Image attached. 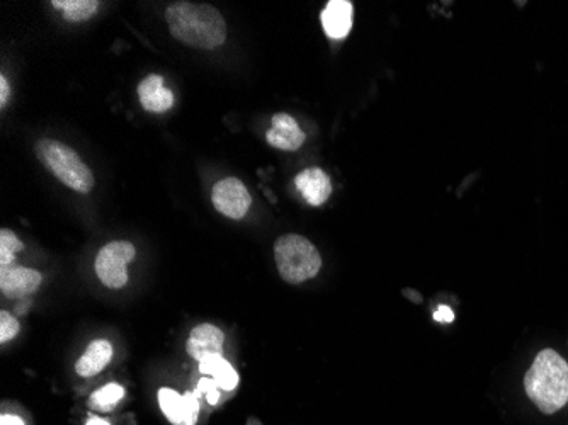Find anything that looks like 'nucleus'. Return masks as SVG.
Segmentation results:
<instances>
[{"label": "nucleus", "mask_w": 568, "mask_h": 425, "mask_svg": "<svg viewBox=\"0 0 568 425\" xmlns=\"http://www.w3.org/2000/svg\"><path fill=\"white\" fill-rule=\"evenodd\" d=\"M52 6L60 9L70 23H80L96 14L99 2L97 0H53Z\"/></svg>", "instance_id": "dca6fc26"}, {"label": "nucleus", "mask_w": 568, "mask_h": 425, "mask_svg": "<svg viewBox=\"0 0 568 425\" xmlns=\"http://www.w3.org/2000/svg\"><path fill=\"white\" fill-rule=\"evenodd\" d=\"M0 247L11 250L14 254H18V252L24 250L23 242L16 237V233L7 230V228H4V230L0 232Z\"/></svg>", "instance_id": "aec40b11"}, {"label": "nucleus", "mask_w": 568, "mask_h": 425, "mask_svg": "<svg viewBox=\"0 0 568 425\" xmlns=\"http://www.w3.org/2000/svg\"><path fill=\"white\" fill-rule=\"evenodd\" d=\"M19 322L11 313H0V344H6L19 334Z\"/></svg>", "instance_id": "a211bd4d"}, {"label": "nucleus", "mask_w": 568, "mask_h": 425, "mask_svg": "<svg viewBox=\"0 0 568 425\" xmlns=\"http://www.w3.org/2000/svg\"><path fill=\"white\" fill-rule=\"evenodd\" d=\"M529 400L546 415L562 410L568 402V364L557 351H541L524 376Z\"/></svg>", "instance_id": "f03ea898"}, {"label": "nucleus", "mask_w": 568, "mask_h": 425, "mask_svg": "<svg viewBox=\"0 0 568 425\" xmlns=\"http://www.w3.org/2000/svg\"><path fill=\"white\" fill-rule=\"evenodd\" d=\"M196 393H198L199 397L206 395V400H208L210 405H216L218 400H220V388L216 385L215 380L201 378L198 383V388H196Z\"/></svg>", "instance_id": "6ab92c4d"}, {"label": "nucleus", "mask_w": 568, "mask_h": 425, "mask_svg": "<svg viewBox=\"0 0 568 425\" xmlns=\"http://www.w3.org/2000/svg\"><path fill=\"white\" fill-rule=\"evenodd\" d=\"M434 320L441 323H451L455 320V313L449 306L441 305L438 308V312L434 313Z\"/></svg>", "instance_id": "412c9836"}, {"label": "nucleus", "mask_w": 568, "mask_h": 425, "mask_svg": "<svg viewBox=\"0 0 568 425\" xmlns=\"http://www.w3.org/2000/svg\"><path fill=\"white\" fill-rule=\"evenodd\" d=\"M159 405L167 420L174 425H196L199 417V395L196 391L177 393L172 388L159 390Z\"/></svg>", "instance_id": "0eeeda50"}, {"label": "nucleus", "mask_w": 568, "mask_h": 425, "mask_svg": "<svg viewBox=\"0 0 568 425\" xmlns=\"http://www.w3.org/2000/svg\"><path fill=\"white\" fill-rule=\"evenodd\" d=\"M35 150L41 164L45 165L58 181L77 193H91L94 176L92 170L84 164V160L80 159L79 153L74 152L65 143L48 138L36 143Z\"/></svg>", "instance_id": "20e7f679"}, {"label": "nucleus", "mask_w": 568, "mask_h": 425, "mask_svg": "<svg viewBox=\"0 0 568 425\" xmlns=\"http://www.w3.org/2000/svg\"><path fill=\"white\" fill-rule=\"evenodd\" d=\"M247 425H264V424H262L261 420L257 419V417H249V419H247Z\"/></svg>", "instance_id": "393cba45"}, {"label": "nucleus", "mask_w": 568, "mask_h": 425, "mask_svg": "<svg viewBox=\"0 0 568 425\" xmlns=\"http://www.w3.org/2000/svg\"><path fill=\"white\" fill-rule=\"evenodd\" d=\"M86 425H111V424H109L108 420L101 419V417H96V415H94V417H91V419L87 420Z\"/></svg>", "instance_id": "b1692460"}, {"label": "nucleus", "mask_w": 568, "mask_h": 425, "mask_svg": "<svg viewBox=\"0 0 568 425\" xmlns=\"http://www.w3.org/2000/svg\"><path fill=\"white\" fill-rule=\"evenodd\" d=\"M138 96L148 113H165L174 106V94L164 87L162 75H148L138 85Z\"/></svg>", "instance_id": "f8f14e48"}, {"label": "nucleus", "mask_w": 568, "mask_h": 425, "mask_svg": "<svg viewBox=\"0 0 568 425\" xmlns=\"http://www.w3.org/2000/svg\"><path fill=\"white\" fill-rule=\"evenodd\" d=\"M165 19L174 38L184 45L213 50L227 40L225 19L210 4L174 2L167 7Z\"/></svg>", "instance_id": "f257e3e1"}, {"label": "nucleus", "mask_w": 568, "mask_h": 425, "mask_svg": "<svg viewBox=\"0 0 568 425\" xmlns=\"http://www.w3.org/2000/svg\"><path fill=\"white\" fill-rule=\"evenodd\" d=\"M41 274L29 267L14 266L0 272V289L7 298H24L33 295L40 288Z\"/></svg>", "instance_id": "1a4fd4ad"}, {"label": "nucleus", "mask_w": 568, "mask_h": 425, "mask_svg": "<svg viewBox=\"0 0 568 425\" xmlns=\"http://www.w3.org/2000/svg\"><path fill=\"white\" fill-rule=\"evenodd\" d=\"M274 259L279 276L290 284H302L315 278L322 267L317 247L302 235L288 233L276 240Z\"/></svg>", "instance_id": "7ed1b4c3"}, {"label": "nucleus", "mask_w": 568, "mask_h": 425, "mask_svg": "<svg viewBox=\"0 0 568 425\" xmlns=\"http://www.w3.org/2000/svg\"><path fill=\"white\" fill-rule=\"evenodd\" d=\"M111 357H113V346L109 344L108 340H92L87 351L75 364V371L82 378H91V376L101 373L111 363Z\"/></svg>", "instance_id": "4468645a"}, {"label": "nucleus", "mask_w": 568, "mask_h": 425, "mask_svg": "<svg viewBox=\"0 0 568 425\" xmlns=\"http://www.w3.org/2000/svg\"><path fill=\"white\" fill-rule=\"evenodd\" d=\"M211 201L215 204L216 210L232 220H242L252 204V198L244 182L235 177L216 182Z\"/></svg>", "instance_id": "423d86ee"}, {"label": "nucleus", "mask_w": 568, "mask_h": 425, "mask_svg": "<svg viewBox=\"0 0 568 425\" xmlns=\"http://www.w3.org/2000/svg\"><path fill=\"white\" fill-rule=\"evenodd\" d=\"M123 397H125V388L118 383H109L92 393L89 405L99 412H109L121 402Z\"/></svg>", "instance_id": "f3484780"}, {"label": "nucleus", "mask_w": 568, "mask_h": 425, "mask_svg": "<svg viewBox=\"0 0 568 425\" xmlns=\"http://www.w3.org/2000/svg\"><path fill=\"white\" fill-rule=\"evenodd\" d=\"M295 186L308 204L322 206L332 194V182L319 167L305 169L295 179Z\"/></svg>", "instance_id": "9b49d317"}, {"label": "nucleus", "mask_w": 568, "mask_h": 425, "mask_svg": "<svg viewBox=\"0 0 568 425\" xmlns=\"http://www.w3.org/2000/svg\"><path fill=\"white\" fill-rule=\"evenodd\" d=\"M353 4L347 0H330L322 12V26L332 40H342L353 28Z\"/></svg>", "instance_id": "ddd939ff"}, {"label": "nucleus", "mask_w": 568, "mask_h": 425, "mask_svg": "<svg viewBox=\"0 0 568 425\" xmlns=\"http://www.w3.org/2000/svg\"><path fill=\"white\" fill-rule=\"evenodd\" d=\"M199 371L210 374L220 390L233 391L239 385V373L235 371L223 354H210L199 361Z\"/></svg>", "instance_id": "2eb2a0df"}, {"label": "nucleus", "mask_w": 568, "mask_h": 425, "mask_svg": "<svg viewBox=\"0 0 568 425\" xmlns=\"http://www.w3.org/2000/svg\"><path fill=\"white\" fill-rule=\"evenodd\" d=\"M137 255L135 245L126 240H114L104 245L96 257V274L109 289L125 288L128 283V264Z\"/></svg>", "instance_id": "39448f33"}, {"label": "nucleus", "mask_w": 568, "mask_h": 425, "mask_svg": "<svg viewBox=\"0 0 568 425\" xmlns=\"http://www.w3.org/2000/svg\"><path fill=\"white\" fill-rule=\"evenodd\" d=\"M266 140L271 147L278 150L296 152L305 143L307 136L290 114L278 113L273 116V128L267 131Z\"/></svg>", "instance_id": "6e6552de"}, {"label": "nucleus", "mask_w": 568, "mask_h": 425, "mask_svg": "<svg viewBox=\"0 0 568 425\" xmlns=\"http://www.w3.org/2000/svg\"><path fill=\"white\" fill-rule=\"evenodd\" d=\"M223 342L225 334L222 330L211 323H201L198 327H194L189 335L186 349L189 356L194 357L199 363L203 357L210 354H223Z\"/></svg>", "instance_id": "9d476101"}, {"label": "nucleus", "mask_w": 568, "mask_h": 425, "mask_svg": "<svg viewBox=\"0 0 568 425\" xmlns=\"http://www.w3.org/2000/svg\"><path fill=\"white\" fill-rule=\"evenodd\" d=\"M0 425H26L24 420L18 415L2 414L0 417Z\"/></svg>", "instance_id": "5701e85b"}, {"label": "nucleus", "mask_w": 568, "mask_h": 425, "mask_svg": "<svg viewBox=\"0 0 568 425\" xmlns=\"http://www.w3.org/2000/svg\"><path fill=\"white\" fill-rule=\"evenodd\" d=\"M9 94H11V87H9L6 75H0V106H2V108L6 106Z\"/></svg>", "instance_id": "4be33fe9"}]
</instances>
